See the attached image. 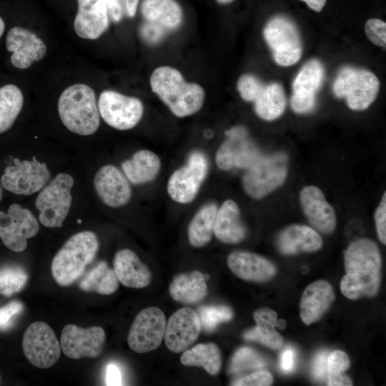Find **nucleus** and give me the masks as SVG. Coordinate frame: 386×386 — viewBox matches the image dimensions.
Listing matches in <instances>:
<instances>
[{"instance_id": "13", "label": "nucleus", "mask_w": 386, "mask_h": 386, "mask_svg": "<svg viewBox=\"0 0 386 386\" xmlns=\"http://www.w3.org/2000/svg\"><path fill=\"white\" fill-rule=\"evenodd\" d=\"M50 172L45 163L33 159H14V164L6 167L1 177V185L16 194L30 195L41 190L48 182Z\"/></svg>"}, {"instance_id": "47", "label": "nucleus", "mask_w": 386, "mask_h": 386, "mask_svg": "<svg viewBox=\"0 0 386 386\" xmlns=\"http://www.w3.org/2000/svg\"><path fill=\"white\" fill-rule=\"evenodd\" d=\"M279 367L282 372L290 373L295 367V354L292 348L287 347L281 353Z\"/></svg>"}, {"instance_id": "15", "label": "nucleus", "mask_w": 386, "mask_h": 386, "mask_svg": "<svg viewBox=\"0 0 386 386\" xmlns=\"http://www.w3.org/2000/svg\"><path fill=\"white\" fill-rule=\"evenodd\" d=\"M39 223L33 214L18 204H12L7 212L0 211V239L15 252L24 251L27 239L39 232Z\"/></svg>"}, {"instance_id": "21", "label": "nucleus", "mask_w": 386, "mask_h": 386, "mask_svg": "<svg viewBox=\"0 0 386 386\" xmlns=\"http://www.w3.org/2000/svg\"><path fill=\"white\" fill-rule=\"evenodd\" d=\"M94 184L100 199L110 207L124 206L131 199L130 184L115 166L102 167L94 176Z\"/></svg>"}, {"instance_id": "5", "label": "nucleus", "mask_w": 386, "mask_h": 386, "mask_svg": "<svg viewBox=\"0 0 386 386\" xmlns=\"http://www.w3.org/2000/svg\"><path fill=\"white\" fill-rule=\"evenodd\" d=\"M380 81L372 72L359 68L345 66L338 72L332 90L337 98H345L352 110H364L375 100Z\"/></svg>"}, {"instance_id": "45", "label": "nucleus", "mask_w": 386, "mask_h": 386, "mask_svg": "<svg viewBox=\"0 0 386 386\" xmlns=\"http://www.w3.org/2000/svg\"><path fill=\"white\" fill-rule=\"evenodd\" d=\"M328 352L325 350L319 352L315 357L312 373L313 377L318 382H323L327 379Z\"/></svg>"}, {"instance_id": "7", "label": "nucleus", "mask_w": 386, "mask_h": 386, "mask_svg": "<svg viewBox=\"0 0 386 386\" xmlns=\"http://www.w3.org/2000/svg\"><path fill=\"white\" fill-rule=\"evenodd\" d=\"M237 89L244 101L254 102L256 114L264 120L276 119L285 109L284 91L277 82L264 84L252 74H243L238 79Z\"/></svg>"}, {"instance_id": "30", "label": "nucleus", "mask_w": 386, "mask_h": 386, "mask_svg": "<svg viewBox=\"0 0 386 386\" xmlns=\"http://www.w3.org/2000/svg\"><path fill=\"white\" fill-rule=\"evenodd\" d=\"M209 275L199 271H192L176 276L169 287L173 300L186 304H196L203 300L207 295L206 281Z\"/></svg>"}, {"instance_id": "9", "label": "nucleus", "mask_w": 386, "mask_h": 386, "mask_svg": "<svg viewBox=\"0 0 386 386\" xmlns=\"http://www.w3.org/2000/svg\"><path fill=\"white\" fill-rule=\"evenodd\" d=\"M275 62L282 66L296 64L302 54V44L296 25L284 16L272 18L263 30Z\"/></svg>"}, {"instance_id": "25", "label": "nucleus", "mask_w": 386, "mask_h": 386, "mask_svg": "<svg viewBox=\"0 0 386 386\" xmlns=\"http://www.w3.org/2000/svg\"><path fill=\"white\" fill-rule=\"evenodd\" d=\"M335 298L334 290L327 281L319 279L310 284L300 300L302 321L309 325L319 320L331 307Z\"/></svg>"}, {"instance_id": "57", "label": "nucleus", "mask_w": 386, "mask_h": 386, "mask_svg": "<svg viewBox=\"0 0 386 386\" xmlns=\"http://www.w3.org/2000/svg\"><path fill=\"white\" fill-rule=\"evenodd\" d=\"M0 381H1V376H0Z\"/></svg>"}, {"instance_id": "38", "label": "nucleus", "mask_w": 386, "mask_h": 386, "mask_svg": "<svg viewBox=\"0 0 386 386\" xmlns=\"http://www.w3.org/2000/svg\"><path fill=\"white\" fill-rule=\"evenodd\" d=\"M28 281V274L22 267L9 264L0 267V295L11 297L20 292Z\"/></svg>"}, {"instance_id": "43", "label": "nucleus", "mask_w": 386, "mask_h": 386, "mask_svg": "<svg viewBox=\"0 0 386 386\" xmlns=\"http://www.w3.org/2000/svg\"><path fill=\"white\" fill-rule=\"evenodd\" d=\"M24 305L18 300H13L0 307V330L8 329L13 322L14 317L24 310Z\"/></svg>"}, {"instance_id": "3", "label": "nucleus", "mask_w": 386, "mask_h": 386, "mask_svg": "<svg viewBox=\"0 0 386 386\" xmlns=\"http://www.w3.org/2000/svg\"><path fill=\"white\" fill-rule=\"evenodd\" d=\"M58 112L64 125L71 132L88 136L98 129L99 112L95 93L88 85L74 84L66 88L58 102Z\"/></svg>"}, {"instance_id": "32", "label": "nucleus", "mask_w": 386, "mask_h": 386, "mask_svg": "<svg viewBox=\"0 0 386 386\" xmlns=\"http://www.w3.org/2000/svg\"><path fill=\"white\" fill-rule=\"evenodd\" d=\"M256 326L244 334L247 340L259 342L271 349H279L283 345L282 336L275 330L277 316L270 311H260L253 315Z\"/></svg>"}, {"instance_id": "10", "label": "nucleus", "mask_w": 386, "mask_h": 386, "mask_svg": "<svg viewBox=\"0 0 386 386\" xmlns=\"http://www.w3.org/2000/svg\"><path fill=\"white\" fill-rule=\"evenodd\" d=\"M208 161L199 151L189 156L185 165L175 170L169 177L167 190L170 198L179 204L194 199L208 172Z\"/></svg>"}, {"instance_id": "48", "label": "nucleus", "mask_w": 386, "mask_h": 386, "mask_svg": "<svg viewBox=\"0 0 386 386\" xmlns=\"http://www.w3.org/2000/svg\"><path fill=\"white\" fill-rule=\"evenodd\" d=\"M105 381L107 385H122V372L117 364L111 362L107 366Z\"/></svg>"}, {"instance_id": "2", "label": "nucleus", "mask_w": 386, "mask_h": 386, "mask_svg": "<svg viewBox=\"0 0 386 386\" xmlns=\"http://www.w3.org/2000/svg\"><path fill=\"white\" fill-rule=\"evenodd\" d=\"M152 91L177 117L193 115L202 107L205 98L203 88L196 83L186 82L176 69L162 66L150 76Z\"/></svg>"}, {"instance_id": "50", "label": "nucleus", "mask_w": 386, "mask_h": 386, "mask_svg": "<svg viewBox=\"0 0 386 386\" xmlns=\"http://www.w3.org/2000/svg\"><path fill=\"white\" fill-rule=\"evenodd\" d=\"M313 11L320 12L326 4L327 0H302Z\"/></svg>"}, {"instance_id": "52", "label": "nucleus", "mask_w": 386, "mask_h": 386, "mask_svg": "<svg viewBox=\"0 0 386 386\" xmlns=\"http://www.w3.org/2000/svg\"><path fill=\"white\" fill-rule=\"evenodd\" d=\"M276 327L279 329L282 330L286 327V322L284 320H277Z\"/></svg>"}, {"instance_id": "16", "label": "nucleus", "mask_w": 386, "mask_h": 386, "mask_svg": "<svg viewBox=\"0 0 386 386\" xmlns=\"http://www.w3.org/2000/svg\"><path fill=\"white\" fill-rule=\"evenodd\" d=\"M227 139L217 149L215 161L222 170L233 167L249 168L259 157L258 149L247 136L242 127H236L226 132Z\"/></svg>"}, {"instance_id": "42", "label": "nucleus", "mask_w": 386, "mask_h": 386, "mask_svg": "<svg viewBox=\"0 0 386 386\" xmlns=\"http://www.w3.org/2000/svg\"><path fill=\"white\" fill-rule=\"evenodd\" d=\"M273 382L272 374L266 370L253 372L232 382L234 386H268Z\"/></svg>"}, {"instance_id": "41", "label": "nucleus", "mask_w": 386, "mask_h": 386, "mask_svg": "<svg viewBox=\"0 0 386 386\" xmlns=\"http://www.w3.org/2000/svg\"><path fill=\"white\" fill-rule=\"evenodd\" d=\"M365 34L375 45L386 47V23L379 19H370L365 26Z\"/></svg>"}, {"instance_id": "56", "label": "nucleus", "mask_w": 386, "mask_h": 386, "mask_svg": "<svg viewBox=\"0 0 386 386\" xmlns=\"http://www.w3.org/2000/svg\"><path fill=\"white\" fill-rule=\"evenodd\" d=\"M78 222H79V223H81V220H80V219H79V220H78Z\"/></svg>"}, {"instance_id": "55", "label": "nucleus", "mask_w": 386, "mask_h": 386, "mask_svg": "<svg viewBox=\"0 0 386 386\" xmlns=\"http://www.w3.org/2000/svg\"><path fill=\"white\" fill-rule=\"evenodd\" d=\"M2 196H3V190H2V187H1V185L0 184V201L2 199Z\"/></svg>"}, {"instance_id": "29", "label": "nucleus", "mask_w": 386, "mask_h": 386, "mask_svg": "<svg viewBox=\"0 0 386 386\" xmlns=\"http://www.w3.org/2000/svg\"><path fill=\"white\" fill-rule=\"evenodd\" d=\"M141 12L146 22L165 31L175 30L183 21V11L176 0H143Z\"/></svg>"}, {"instance_id": "12", "label": "nucleus", "mask_w": 386, "mask_h": 386, "mask_svg": "<svg viewBox=\"0 0 386 386\" xmlns=\"http://www.w3.org/2000/svg\"><path fill=\"white\" fill-rule=\"evenodd\" d=\"M22 347L29 362L39 368H49L60 357L61 346L56 335L46 323L37 321L25 330Z\"/></svg>"}, {"instance_id": "46", "label": "nucleus", "mask_w": 386, "mask_h": 386, "mask_svg": "<svg viewBox=\"0 0 386 386\" xmlns=\"http://www.w3.org/2000/svg\"><path fill=\"white\" fill-rule=\"evenodd\" d=\"M141 35L148 43L155 44L159 41L167 31L161 27L151 23L145 22L141 27Z\"/></svg>"}, {"instance_id": "23", "label": "nucleus", "mask_w": 386, "mask_h": 386, "mask_svg": "<svg viewBox=\"0 0 386 386\" xmlns=\"http://www.w3.org/2000/svg\"><path fill=\"white\" fill-rule=\"evenodd\" d=\"M74 21L75 33L81 38L94 40L109 26V14L104 0H77Z\"/></svg>"}, {"instance_id": "49", "label": "nucleus", "mask_w": 386, "mask_h": 386, "mask_svg": "<svg viewBox=\"0 0 386 386\" xmlns=\"http://www.w3.org/2000/svg\"><path fill=\"white\" fill-rule=\"evenodd\" d=\"M108 14L114 21H119L122 17V7L120 0H104Z\"/></svg>"}, {"instance_id": "14", "label": "nucleus", "mask_w": 386, "mask_h": 386, "mask_svg": "<svg viewBox=\"0 0 386 386\" xmlns=\"http://www.w3.org/2000/svg\"><path fill=\"white\" fill-rule=\"evenodd\" d=\"M166 318L158 307H149L140 311L129 330L127 342L132 350L146 353L157 349L165 333Z\"/></svg>"}, {"instance_id": "1", "label": "nucleus", "mask_w": 386, "mask_h": 386, "mask_svg": "<svg viewBox=\"0 0 386 386\" xmlns=\"http://www.w3.org/2000/svg\"><path fill=\"white\" fill-rule=\"evenodd\" d=\"M345 275L340 291L350 300L375 297L382 280V257L376 243L369 239L352 242L344 252Z\"/></svg>"}, {"instance_id": "11", "label": "nucleus", "mask_w": 386, "mask_h": 386, "mask_svg": "<svg viewBox=\"0 0 386 386\" xmlns=\"http://www.w3.org/2000/svg\"><path fill=\"white\" fill-rule=\"evenodd\" d=\"M98 108L103 120L118 130L134 128L140 122L144 113V106L139 99L112 90H105L101 93Z\"/></svg>"}, {"instance_id": "8", "label": "nucleus", "mask_w": 386, "mask_h": 386, "mask_svg": "<svg viewBox=\"0 0 386 386\" xmlns=\"http://www.w3.org/2000/svg\"><path fill=\"white\" fill-rule=\"evenodd\" d=\"M287 174V158L278 153L261 158L250 166L242 179L246 193L260 199L279 187Z\"/></svg>"}, {"instance_id": "31", "label": "nucleus", "mask_w": 386, "mask_h": 386, "mask_svg": "<svg viewBox=\"0 0 386 386\" xmlns=\"http://www.w3.org/2000/svg\"><path fill=\"white\" fill-rule=\"evenodd\" d=\"M122 169L131 183L143 184L152 181L161 169V161L153 152L142 149L122 163Z\"/></svg>"}, {"instance_id": "40", "label": "nucleus", "mask_w": 386, "mask_h": 386, "mask_svg": "<svg viewBox=\"0 0 386 386\" xmlns=\"http://www.w3.org/2000/svg\"><path fill=\"white\" fill-rule=\"evenodd\" d=\"M264 359L255 350L244 347L237 350L234 354L229 367L230 373H238L244 370L264 367Z\"/></svg>"}, {"instance_id": "35", "label": "nucleus", "mask_w": 386, "mask_h": 386, "mask_svg": "<svg viewBox=\"0 0 386 386\" xmlns=\"http://www.w3.org/2000/svg\"><path fill=\"white\" fill-rule=\"evenodd\" d=\"M79 288L84 292H93L108 295L116 292L119 279L114 270L106 262H99L89 270L79 282Z\"/></svg>"}, {"instance_id": "53", "label": "nucleus", "mask_w": 386, "mask_h": 386, "mask_svg": "<svg viewBox=\"0 0 386 386\" xmlns=\"http://www.w3.org/2000/svg\"><path fill=\"white\" fill-rule=\"evenodd\" d=\"M4 30H5V24L3 19L0 16V38L3 35Z\"/></svg>"}, {"instance_id": "22", "label": "nucleus", "mask_w": 386, "mask_h": 386, "mask_svg": "<svg viewBox=\"0 0 386 386\" xmlns=\"http://www.w3.org/2000/svg\"><path fill=\"white\" fill-rule=\"evenodd\" d=\"M304 214L310 224L324 234H331L337 224L336 214L322 190L316 186L304 187L300 193Z\"/></svg>"}, {"instance_id": "20", "label": "nucleus", "mask_w": 386, "mask_h": 386, "mask_svg": "<svg viewBox=\"0 0 386 386\" xmlns=\"http://www.w3.org/2000/svg\"><path fill=\"white\" fill-rule=\"evenodd\" d=\"M200 330L197 312L190 307H182L172 315L166 325V345L172 352H182L196 342Z\"/></svg>"}, {"instance_id": "37", "label": "nucleus", "mask_w": 386, "mask_h": 386, "mask_svg": "<svg viewBox=\"0 0 386 386\" xmlns=\"http://www.w3.org/2000/svg\"><path fill=\"white\" fill-rule=\"evenodd\" d=\"M350 365V358L342 350H334L327 357V385L350 386L352 381L345 373Z\"/></svg>"}, {"instance_id": "24", "label": "nucleus", "mask_w": 386, "mask_h": 386, "mask_svg": "<svg viewBox=\"0 0 386 386\" xmlns=\"http://www.w3.org/2000/svg\"><path fill=\"white\" fill-rule=\"evenodd\" d=\"M227 262L233 274L246 281L263 282L271 279L276 274V267L272 262L247 251L230 253Z\"/></svg>"}, {"instance_id": "4", "label": "nucleus", "mask_w": 386, "mask_h": 386, "mask_svg": "<svg viewBox=\"0 0 386 386\" xmlns=\"http://www.w3.org/2000/svg\"><path fill=\"white\" fill-rule=\"evenodd\" d=\"M99 247V239L92 232L83 231L71 236L52 259L54 280L61 286L73 284L94 259Z\"/></svg>"}, {"instance_id": "18", "label": "nucleus", "mask_w": 386, "mask_h": 386, "mask_svg": "<svg viewBox=\"0 0 386 386\" xmlns=\"http://www.w3.org/2000/svg\"><path fill=\"white\" fill-rule=\"evenodd\" d=\"M323 78L324 67L319 60L311 59L302 66L292 84L290 103L295 112L303 114L313 109Z\"/></svg>"}, {"instance_id": "33", "label": "nucleus", "mask_w": 386, "mask_h": 386, "mask_svg": "<svg viewBox=\"0 0 386 386\" xmlns=\"http://www.w3.org/2000/svg\"><path fill=\"white\" fill-rule=\"evenodd\" d=\"M217 209L214 203L206 204L192 217L187 229L188 240L192 247H202L210 242Z\"/></svg>"}, {"instance_id": "51", "label": "nucleus", "mask_w": 386, "mask_h": 386, "mask_svg": "<svg viewBox=\"0 0 386 386\" xmlns=\"http://www.w3.org/2000/svg\"><path fill=\"white\" fill-rule=\"evenodd\" d=\"M127 14L129 17H133L137 11L139 0H124Z\"/></svg>"}, {"instance_id": "28", "label": "nucleus", "mask_w": 386, "mask_h": 386, "mask_svg": "<svg viewBox=\"0 0 386 386\" xmlns=\"http://www.w3.org/2000/svg\"><path fill=\"white\" fill-rule=\"evenodd\" d=\"M214 234L226 244H237L246 237V229L240 219V212L237 204L232 200H225L217 209Z\"/></svg>"}, {"instance_id": "26", "label": "nucleus", "mask_w": 386, "mask_h": 386, "mask_svg": "<svg viewBox=\"0 0 386 386\" xmlns=\"http://www.w3.org/2000/svg\"><path fill=\"white\" fill-rule=\"evenodd\" d=\"M322 244V237L314 229L302 224L288 226L277 238V248L285 255L316 252Z\"/></svg>"}, {"instance_id": "17", "label": "nucleus", "mask_w": 386, "mask_h": 386, "mask_svg": "<svg viewBox=\"0 0 386 386\" xmlns=\"http://www.w3.org/2000/svg\"><path fill=\"white\" fill-rule=\"evenodd\" d=\"M106 340L105 332L101 327L86 329L69 324L61 332L60 346L64 354L71 359L98 357Z\"/></svg>"}, {"instance_id": "6", "label": "nucleus", "mask_w": 386, "mask_h": 386, "mask_svg": "<svg viewBox=\"0 0 386 386\" xmlns=\"http://www.w3.org/2000/svg\"><path fill=\"white\" fill-rule=\"evenodd\" d=\"M73 184L74 179L71 175L60 173L41 189L35 204L39 211V221L44 226L62 227L71 207Z\"/></svg>"}, {"instance_id": "19", "label": "nucleus", "mask_w": 386, "mask_h": 386, "mask_svg": "<svg viewBox=\"0 0 386 386\" xmlns=\"http://www.w3.org/2000/svg\"><path fill=\"white\" fill-rule=\"evenodd\" d=\"M6 46L12 53L11 64L20 69L29 68L34 62L41 60L46 53L44 41L33 31L20 26H14L9 31Z\"/></svg>"}, {"instance_id": "44", "label": "nucleus", "mask_w": 386, "mask_h": 386, "mask_svg": "<svg viewBox=\"0 0 386 386\" xmlns=\"http://www.w3.org/2000/svg\"><path fill=\"white\" fill-rule=\"evenodd\" d=\"M375 222L379 240L386 244V194L384 192L379 206L375 212Z\"/></svg>"}, {"instance_id": "39", "label": "nucleus", "mask_w": 386, "mask_h": 386, "mask_svg": "<svg viewBox=\"0 0 386 386\" xmlns=\"http://www.w3.org/2000/svg\"><path fill=\"white\" fill-rule=\"evenodd\" d=\"M197 313L201 327L207 332H212L219 324L233 318V312L227 306H201Z\"/></svg>"}, {"instance_id": "54", "label": "nucleus", "mask_w": 386, "mask_h": 386, "mask_svg": "<svg viewBox=\"0 0 386 386\" xmlns=\"http://www.w3.org/2000/svg\"><path fill=\"white\" fill-rule=\"evenodd\" d=\"M220 4H227L232 2L234 0H216Z\"/></svg>"}, {"instance_id": "27", "label": "nucleus", "mask_w": 386, "mask_h": 386, "mask_svg": "<svg viewBox=\"0 0 386 386\" xmlns=\"http://www.w3.org/2000/svg\"><path fill=\"white\" fill-rule=\"evenodd\" d=\"M114 270L119 281L127 287L144 288L152 281V273L147 265L129 249H121L115 254Z\"/></svg>"}, {"instance_id": "36", "label": "nucleus", "mask_w": 386, "mask_h": 386, "mask_svg": "<svg viewBox=\"0 0 386 386\" xmlns=\"http://www.w3.org/2000/svg\"><path fill=\"white\" fill-rule=\"evenodd\" d=\"M23 104L24 96L17 86L9 84L0 88V134L12 127Z\"/></svg>"}, {"instance_id": "34", "label": "nucleus", "mask_w": 386, "mask_h": 386, "mask_svg": "<svg viewBox=\"0 0 386 386\" xmlns=\"http://www.w3.org/2000/svg\"><path fill=\"white\" fill-rule=\"evenodd\" d=\"M182 365L190 367H201L210 375L219 374L222 367L219 348L213 343L197 344L191 349L185 350L180 357Z\"/></svg>"}]
</instances>
